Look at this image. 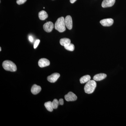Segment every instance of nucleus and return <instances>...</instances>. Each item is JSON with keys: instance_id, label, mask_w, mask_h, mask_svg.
I'll return each instance as SVG.
<instances>
[{"instance_id": "nucleus-1", "label": "nucleus", "mask_w": 126, "mask_h": 126, "mask_svg": "<svg viewBox=\"0 0 126 126\" xmlns=\"http://www.w3.org/2000/svg\"><path fill=\"white\" fill-rule=\"evenodd\" d=\"M96 86V81L94 80H90L86 83V85L84 86L85 92L88 94L92 93L95 90Z\"/></svg>"}, {"instance_id": "nucleus-2", "label": "nucleus", "mask_w": 126, "mask_h": 126, "mask_svg": "<svg viewBox=\"0 0 126 126\" xmlns=\"http://www.w3.org/2000/svg\"><path fill=\"white\" fill-rule=\"evenodd\" d=\"M65 26L64 23V18L63 17L59 18L55 24V28L60 32L65 31Z\"/></svg>"}, {"instance_id": "nucleus-3", "label": "nucleus", "mask_w": 126, "mask_h": 126, "mask_svg": "<svg viewBox=\"0 0 126 126\" xmlns=\"http://www.w3.org/2000/svg\"><path fill=\"white\" fill-rule=\"evenodd\" d=\"M2 67L5 70L10 72H16L17 69L16 65L15 63L10 60H5L3 62Z\"/></svg>"}, {"instance_id": "nucleus-4", "label": "nucleus", "mask_w": 126, "mask_h": 126, "mask_svg": "<svg viewBox=\"0 0 126 126\" xmlns=\"http://www.w3.org/2000/svg\"><path fill=\"white\" fill-rule=\"evenodd\" d=\"M64 23L65 26L68 29H72L73 27V21L72 17L70 16H67L64 18Z\"/></svg>"}, {"instance_id": "nucleus-5", "label": "nucleus", "mask_w": 126, "mask_h": 126, "mask_svg": "<svg viewBox=\"0 0 126 126\" xmlns=\"http://www.w3.org/2000/svg\"><path fill=\"white\" fill-rule=\"evenodd\" d=\"M64 98L67 101H74L77 99V97L74 93L72 92H69L67 94L65 95Z\"/></svg>"}, {"instance_id": "nucleus-6", "label": "nucleus", "mask_w": 126, "mask_h": 126, "mask_svg": "<svg viewBox=\"0 0 126 126\" xmlns=\"http://www.w3.org/2000/svg\"><path fill=\"white\" fill-rule=\"evenodd\" d=\"M54 27V25L53 23L51 21H49L45 23L43 26L44 29L47 32H50Z\"/></svg>"}, {"instance_id": "nucleus-7", "label": "nucleus", "mask_w": 126, "mask_h": 126, "mask_svg": "<svg viewBox=\"0 0 126 126\" xmlns=\"http://www.w3.org/2000/svg\"><path fill=\"white\" fill-rule=\"evenodd\" d=\"M100 23L103 26L108 27L113 24V20L111 18H108L102 20L100 21Z\"/></svg>"}, {"instance_id": "nucleus-8", "label": "nucleus", "mask_w": 126, "mask_h": 126, "mask_svg": "<svg viewBox=\"0 0 126 126\" xmlns=\"http://www.w3.org/2000/svg\"><path fill=\"white\" fill-rule=\"evenodd\" d=\"M60 77V74L58 73H54L47 77V80L51 83H54Z\"/></svg>"}, {"instance_id": "nucleus-9", "label": "nucleus", "mask_w": 126, "mask_h": 126, "mask_svg": "<svg viewBox=\"0 0 126 126\" xmlns=\"http://www.w3.org/2000/svg\"><path fill=\"white\" fill-rule=\"evenodd\" d=\"M115 2V0H104L102 2V6L103 8L111 7Z\"/></svg>"}, {"instance_id": "nucleus-10", "label": "nucleus", "mask_w": 126, "mask_h": 126, "mask_svg": "<svg viewBox=\"0 0 126 126\" xmlns=\"http://www.w3.org/2000/svg\"><path fill=\"white\" fill-rule=\"evenodd\" d=\"M38 64L39 66L40 67H44L49 65L50 61L46 59H41L39 60Z\"/></svg>"}, {"instance_id": "nucleus-11", "label": "nucleus", "mask_w": 126, "mask_h": 126, "mask_svg": "<svg viewBox=\"0 0 126 126\" xmlns=\"http://www.w3.org/2000/svg\"><path fill=\"white\" fill-rule=\"evenodd\" d=\"M41 90V88L40 86L34 84L32 87L31 91L33 94H36L40 92Z\"/></svg>"}, {"instance_id": "nucleus-12", "label": "nucleus", "mask_w": 126, "mask_h": 126, "mask_svg": "<svg viewBox=\"0 0 126 126\" xmlns=\"http://www.w3.org/2000/svg\"><path fill=\"white\" fill-rule=\"evenodd\" d=\"M106 77H107V75L105 74H98L94 75L93 78V79L95 81H101L106 78Z\"/></svg>"}, {"instance_id": "nucleus-13", "label": "nucleus", "mask_w": 126, "mask_h": 126, "mask_svg": "<svg viewBox=\"0 0 126 126\" xmlns=\"http://www.w3.org/2000/svg\"><path fill=\"white\" fill-rule=\"evenodd\" d=\"M39 17L41 20H44L47 19L48 17V14L45 11H42L39 13Z\"/></svg>"}, {"instance_id": "nucleus-14", "label": "nucleus", "mask_w": 126, "mask_h": 126, "mask_svg": "<svg viewBox=\"0 0 126 126\" xmlns=\"http://www.w3.org/2000/svg\"><path fill=\"white\" fill-rule=\"evenodd\" d=\"M71 43V41L70 39L67 38L61 39L60 41V45L62 46H63L64 47L69 44L71 43Z\"/></svg>"}, {"instance_id": "nucleus-15", "label": "nucleus", "mask_w": 126, "mask_h": 126, "mask_svg": "<svg viewBox=\"0 0 126 126\" xmlns=\"http://www.w3.org/2000/svg\"><path fill=\"white\" fill-rule=\"evenodd\" d=\"M90 79L91 77L90 75H86L81 77L79 81L81 84H83L89 81H90Z\"/></svg>"}, {"instance_id": "nucleus-16", "label": "nucleus", "mask_w": 126, "mask_h": 126, "mask_svg": "<svg viewBox=\"0 0 126 126\" xmlns=\"http://www.w3.org/2000/svg\"><path fill=\"white\" fill-rule=\"evenodd\" d=\"M46 108L47 109L48 111L50 112H52L53 111V106L52 105V102L50 101L46 102L44 104Z\"/></svg>"}, {"instance_id": "nucleus-17", "label": "nucleus", "mask_w": 126, "mask_h": 126, "mask_svg": "<svg viewBox=\"0 0 126 126\" xmlns=\"http://www.w3.org/2000/svg\"><path fill=\"white\" fill-rule=\"evenodd\" d=\"M64 47L65 49L69 51H73L75 49L74 45L71 43H70L66 46H64Z\"/></svg>"}, {"instance_id": "nucleus-18", "label": "nucleus", "mask_w": 126, "mask_h": 126, "mask_svg": "<svg viewBox=\"0 0 126 126\" xmlns=\"http://www.w3.org/2000/svg\"><path fill=\"white\" fill-rule=\"evenodd\" d=\"M59 104V101H58V99H55L52 102V106H53V109H56L58 108Z\"/></svg>"}, {"instance_id": "nucleus-19", "label": "nucleus", "mask_w": 126, "mask_h": 126, "mask_svg": "<svg viewBox=\"0 0 126 126\" xmlns=\"http://www.w3.org/2000/svg\"><path fill=\"white\" fill-rule=\"evenodd\" d=\"M40 42V40L37 39L35 41L34 45V48L35 49L37 48V47H38V46L39 45V44Z\"/></svg>"}, {"instance_id": "nucleus-20", "label": "nucleus", "mask_w": 126, "mask_h": 126, "mask_svg": "<svg viewBox=\"0 0 126 126\" xmlns=\"http://www.w3.org/2000/svg\"><path fill=\"white\" fill-rule=\"evenodd\" d=\"M27 0H17L16 3L18 5L22 4H24Z\"/></svg>"}, {"instance_id": "nucleus-21", "label": "nucleus", "mask_w": 126, "mask_h": 126, "mask_svg": "<svg viewBox=\"0 0 126 126\" xmlns=\"http://www.w3.org/2000/svg\"><path fill=\"white\" fill-rule=\"evenodd\" d=\"M59 103L60 105H63L64 104V101L63 99L61 98L59 99Z\"/></svg>"}, {"instance_id": "nucleus-22", "label": "nucleus", "mask_w": 126, "mask_h": 126, "mask_svg": "<svg viewBox=\"0 0 126 126\" xmlns=\"http://www.w3.org/2000/svg\"><path fill=\"white\" fill-rule=\"evenodd\" d=\"M29 39L31 42H33V38L32 36H29Z\"/></svg>"}, {"instance_id": "nucleus-23", "label": "nucleus", "mask_w": 126, "mask_h": 126, "mask_svg": "<svg viewBox=\"0 0 126 126\" xmlns=\"http://www.w3.org/2000/svg\"><path fill=\"white\" fill-rule=\"evenodd\" d=\"M76 1H77V0H70V1L71 3L73 4V3H74Z\"/></svg>"}, {"instance_id": "nucleus-24", "label": "nucleus", "mask_w": 126, "mask_h": 126, "mask_svg": "<svg viewBox=\"0 0 126 126\" xmlns=\"http://www.w3.org/2000/svg\"><path fill=\"white\" fill-rule=\"evenodd\" d=\"M0 51H1V47H0Z\"/></svg>"}]
</instances>
